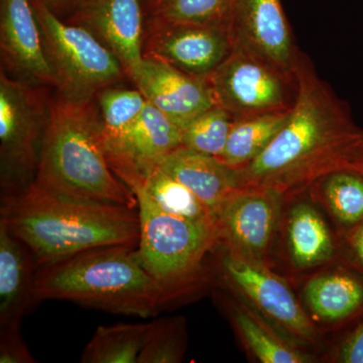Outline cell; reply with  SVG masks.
<instances>
[{
  "label": "cell",
  "mask_w": 363,
  "mask_h": 363,
  "mask_svg": "<svg viewBox=\"0 0 363 363\" xmlns=\"http://www.w3.org/2000/svg\"><path fill=\"white\" fill-rule=\"evenodd\" d=\"M298 93L285 125L257 159L236 169L240 189L297 194L322 177L357 169L363 130L345 101L320 78L301 52L295 68Z\"/></svg>",
  "instance_id": "1"
},
{
  "label": "cell",
  "mask_w": 363,
  "mask_h": 363,
  "mask_svg": "<svg viewBox=\"0 0 363 363\" xmlns=\"http://www.w3.org/2000/svg\"><path fill=\"white\" fill-rule=\"evenodd\" d=\"M0 223L44 267L94 248L138 245V208L74 199L32 184L2 198Z\"/></svg>",
  "instance_id": "2"
},
{
  "label": "cell",
  "mask_w": 363,
  "mask_h": 363,
  "mask_svg": "<svg viewBox=\"0 0 363 363\" xmlns=\"http://www.w3.org/2000/svg\"><path fill=\"white\" fill-rule=\"evenodd\" d=\"M96 100L51 101L35 184L74 199L138 208L135 194L112 171Z\"/></svg>",
  "instance_id": "3"
},
{
  "label": "cell",
  "mask_w": 363,
  "mask_h": 363,
  "mask_svg": "<svg viewBox=\"0 0 363 363\" xmlns=\"http://www.w3.org/2000/svg\"><path fill=\"white\" fill-rule=\"evenodd\" d=\"M138 245L94 248L38 269L40 302L63 300L114 314L155 317L169 306Z\"/></svg>",
  "instance_id": "4"
},
{
  "label": "cell",
  "mask_w": 363,
  "mask_h": 363,
  "mask_svg": "<svg viewBox=\"0 0 363 363\" xmlns=\"http://www.w3.org/2000/svg\"><path fill=\"white\" fill-rule=\"evenodd\" d=\"M138 200L140 240L138 252L143 266L161 286L169 305L199 286L208 253L218 245L216 226L196 223L166 213L142 190Z\"/></svg>",
  "instance_id": "5"
},
{
  "label": "cell",
  "mask_w": 363,
  "mask_h": 363,
  "mask_svg": "<svg viewBox=\"0 0 363 363\" xmlns=\"http://www.w3.org/2000/svg\"><path fill=\"white\" fill-rule=\"evenodd\" d=\"M44 86L0 74V192L2 198L32 186L49 121Z\"/></svg>",
  "instance_id": "6"
},
{
  "label": "cell",
  "mask_w": 363,
  "mask_h": 363,
  "mask_svg": "<svg viewBox=\"0 0 363 363\" xmlns=\"http://www.w3.org/2000/svg\"><path fill=\"white\" fill-rule=\"evenodd\" d=\"M33 6L60 96L90 101L126 76L116 55L89 30L62 20L40 0Z\"/></svg>",
  "instance_id": "7"
},
{
  "label": "cell",
  "mask_w": 363,
  "mask_h": 363,
  "mask_svg": "<svg viewBox=\"0 0 363 363\" xmlns=\"http://www.w3.org/2000/svg\"><path fill=\"white\" fill-rule=\"evenodd\" d=\"M215 104L235 118L292 111L297 99L295 73L233 50L208 77Z\"/></svg>",
  "instance_id": "8"
},
{
  "label": "cell",
  "mask_w": 363,
  "mask_h": 363,
  "mask_svg": "<svg viewBox=\"0 0 363 363\" xmlns=\"http://www.w3.org/2000/svg\"><path fill=\"white\" fill-rule=\"evenodd\" d=\"M219 245L218 267L224 281L281 330L298 340L314 342L316 330L285 281L264 264L243 259Z\"/></svg>",
  "instance_id": "9"
},
{
  "label": "cell",
  "mask_w": 363,
  "mask_h": 363,
  "mask_svg": "<svg viewBox=\"0 0 363 363\" xmlns=\"http://www.w3.org/2000/svg\"><path fill=\"white\" fill-rule=\"evenodd\" d=\"M233 51L230 33L218 26L181 25L150 16L143 56L199 78H208Z\"/></svg>",
  "instance_id": "10"
},
{
  "label": "cell",
  "mask_w": 363,
  "mask_h": 363,
  "mask_svg": "<svg viewBox=\"0 0 363 363\" xmlns=\"http://www.w3.org/2000/svg\"><path fill=\"white\" fill-rule=\"evenodd\" d=\"M284 196L266 189H240L219 208V243L250 262L264 264L278 226Z\"/></svg>",
  "instance_id": "11"
},
{
  "label": "cell",
  "mask_w": 363,
  "mask_h": 363,
  "mask_svg": "<svg viewBox=\"0 0 363 363\" xmlns=\"http://www.w3.org/2000/svg\"><path fill=\"white\" fill-rule=\"evenodd\" d=\"M229 33L233 50L286 73H295L300 56L281 0H235Z\"/></svg>",
  "instance_id": "12"
},
{
  "label": "cell",
  "mask_w": 363,
  "mask_h": 363,
  "mask_svg": "<svg viewBox=\"0 0 363 363\" xmlns=\"http://www.w3.org/2000/svg\"><path fill=\"white\" fill-rule=\"evenodd\" d=\"M181 138L180 126L147 102L140 118L105 152L113 173L130 189L181 147Z\"/></svg>",
  "instance_id": "13"
},
{
  "label": "cell",
  "mask_w": 363,
  "mask_h": 363,
  "mask_svg": "<svg viewBox=\"0 0 363 363\" xmlns=\"http://www.w3.org/2000/svg\"><path fill=\"white\" fill-rule=\"evenodd\" d=\"M0 50L16 79L56 87L33 0H0Z\"/></svg>",
  "instance_id": "14"
},
{
  "label": "cell",
  "mask_w": 363,
  "mask_h": 363,
  "mask_svg": "<svg viewBox=\"0 0 363 363\" xmlns=\"http://www.w3.org/2000/svg\"><path fill=\"white\" fill-rule=\"evenodd\" d=\"M142 0H84L68 23L89 30L133 78L143 60Z\"/></svg>",
  "instance_id": "15"
},
{
  "label": "cell",
  "mask_w": 363,
  "mask_h": 363,
  "mask_svg": "<svg viewBox=\"0 0 363 363\" xmlns=\"http://www.w3.org/2000/svg\"><path fill=\"white\" fill-rule=\"evenodd\" d=\"M130 80L149 104L178 124L181 130L216 105L208 78L189 75L150 57L143 56Z\"/></svg>",
  "instance_id": "16"
},
{
  "label": "cell",
  "mask_w": 363,
  "mask_h": 363,
  "mask_svg": "<svg viewBox=\"0 0 363 363\" xmlns=\"http://www.w3.org/2000/svg\"><path fill=\"white\" fill-rule=\"evenodd\" d=\"M38 269L25 243L0 223V330L21 328L23 318L39 304Z\"/></svg>",
  "instance_id": "17"
},
{
  "label": "cell",
  "mask_w": 363,
  "mask_h": 363,
  "mask_svg": "<svg viewBox=\"0 0 363 363\" xmlns=\"http://www.w3.org/2000/svg\"><path fill=\"white\" fill-rule=\"evenodd\" d=\"M160 168L193 193L213 213L240 190L238 171L214 156L179 147L160 162Z\"/></svg>",
  "instance_id": "18"
},
{
  "label": "cell",
  "mask_w": 363,
  "mask_h": 363,
  "mask_svg": "<svg viewBox=\"0 0 363 363\" xmlns=\"http://www.w3.org/2000/svg\"><path fill=\"white\" fill-rule=\"evenodd\" d=\"M304 297L315 316L326 322H338L363 305V284L344 272L319 274L306 284Z\"/></svg>",
  "instance_id": "19"
},
{
  "label": "cell",
  "mask_w": 363,
  "mask_h": 363,
  "mask_svg": "<svg viewBox=\"0 0 363 363\" xmlns=\"http://www.w3.org/2000/svg\"><path fill=\"white\" fill-rule=\"evenodd\" d=\"M288 240L291 259L298 269L319 266L334 255L328 227L317 210L306 203L291 210Z\"/></svg>",
  "instance_id": "20"
},
{
  "label": "cell",
  "mask_w": 363,
  "mask_h": 363,
  "mask_svg": "<svg viewBox=\"0 0 363 363\" xmlns=\"http://www.w3.org/2000/svg\"><path fill=\"white\" fill-rule=\"evenodd\" d=\"M290 111L234 119L220 160L233 169L247 166L269 147L285 125Z\"/></svg>",
  "instance_id": "21"
},
{
  "label": "cell",
  "mask_w": 363,
  "mask_h": 363,
  "mask_svg": "<svg viewBox=\"0 0 363 363\" xmlns=\"http://www.w3.org/2000/svg\"><path fill=\"white\" fill-rule=\"evenodd\" d=\"M130 190L133 193L135 190H142L166 213L196 223L216 226V219L209 208L192 191L162 171L160 166L147 172L142 181Z\"/></svg>",
  "instance_id": "22"
},
{
  "label": "cell",
  "mask_w": 363,
  "mask_h": 363,
  "mask_svg": "<svg viewBox=\"0 0 363 363\" xmlns=\"http://www.w3.org/2000/svg\"><path fill=\"white\" fill-rule=\"evenodd\" d=\"M149 323L99 326L81 354L82 363H138Z\"/></svg>",
  "instance_id": "23"
},
{
  "label": "cell",
  "mask_w": 363,
  "mask_h": 363,
  "mask_svg": "<svg viewBox=\"0 0 363 363\" xmlns=\"http://www.w3.org/2000/svg\"><path fill=\"white\" fill-rule=\"evenodd\" d=\"M340 223L355 226L363 222V173L342 169L331 172L310 186Z\"/></svg>",
  "instance_id": "24"
},
{
  "label": "cell",
  "mask_w": 363,
  "mask_h": 363,
  "mask_svg": "<svg viewBox=\"0 0 363 363\" xmlns=\"http://www.w3.org/2000/svg\"><path fill=\"white\" fill-rule=\"evenodd\" d=\"M95 100L101 118L104 147L130 130L147 104L138 88L126 89L111 86L98 92Z\"/></svg>",
  "instance_id": "25"
},
{
  "label": "cell",
  "mask_w": 363,
  "mask_h": 363,
  "mask_svg": "<svg viewBox=\"0 0 363 363\" xmlns=\"http://www.w3.org/2000/svg\"><path fill=\"white\" fill-rule=\"evenodd\" d=\"M231 317L255 357L262 363H306L310 357L279 340L240 306H233Z\"/></svg>",
  "instance_id": "26"
},
{
  "label": "cell",
  "mask_w": 363,
  "mask_h": 363,
  "mask_svg": "<svg viewBox=\"0 0 363 363\" xmlns=\"http://www.w3.org/2000/svg\"><path fill=\"white\" fill-rule=\"evenodd\" d=\"M235 0H162L150 16L181 25L218 26L229 30Z\"/></svg>",
  "instance_id": "27"
},
{
  "label": "cell",
  "mask_w": 363,
  "mask_h": 363,
  "mask_svg": "<svg viewBox=\"0 0 363 363\" xmlns=\"http://www.w3.org/2000/svg\"><path fill=\"white\" fill-rule=\"evenodd\" d=\"M233 121L228 112L215 105L182 128V147L220 159Z\"/></svg>",
  "instance_id": "28"
},
{
  "label": "cell",
  "mask_w": 363,
  "mask_h": 363,
  "mask_svg": "<svg viewBox=\"0 0 363 363\" xmlns=\"http://www.w3.org/2000/svg\"><path fill=\"white\" fill-rule=\"evenodd\" d=\"M185 326L180 318H161L149 323L138 363H177L183 360Z\"/></svg>",
  "instance_id": "29"
},
{
  "label": "cell",
  "mask_w": 363,
  "mask_h": 363,
  "mask_svg": "<svg viewBox=\"0 0 363 363\" xmlns=\"http://www.w3.org/2000/svg\"><path fill=\"white\" fill-rule=\"evenodd\" d=\"M21 336V328L0 330V363H35Z\"/></svg>",
  "instance_id": "30"
},
{
  "label": "cell",
  "mask_w": 363,
  "mask_h": 363,
  "mask_svg": "<svg viewBox=\"0 0 363 363\" xmlns=\"http://www.w3.org/2000/svg\"><path fill=\"white\" fill-rule=\"evenodd\" d=\"M338 360L344 363H363V322L341 344Z\"/></svg>",
  "instance_id": "31"
},
{
  "label": "cell",
  "mask_w": 363,
  "mask_h": 363,
  "mask_svg": "<svg viewBox=\"0 0 363 363\" xmlns=\"http://www.w3.org/2000/svg\"><path fill=\"white\" fill-rule=\"evenodd\" d=\"M40 1L62 20H65L66 16L69 18L77 11L78 7L84 0H40Z\"/></svg>",
  "instance_id": "32"
},
{
  "label": "cell",
  "mask_w": 363,
  "mask_h": 363,
  "mask_svg": "<svg viewBox=\"0 0 363 363\" xmlns=\"http://www.w3.org/2000/svg\"><path fill=\"white\" fill-rule=\"evenodd\" d=\"M348 242H350L351 250L354 252L355 257L359 260L363 267V222L353 226L348 236Z\"/></svg>",
  "instance_id": "33"
},
{
  "label": "cell",
  "mask_w": 363,
  "mask_h": 363,
  "mask_svg": "<svg viewBox=\"0 0 363 363\" xmlns=\"http://www.w3.org/2000/svg\"><path fill=\"white\" fill-rule=\"evenodd\" d=\"M145 1V6H147V9L150 11H152V9H155L162 1V0H143Z\"/></svg>",
  "instance_id": "34"
},
{
  "label": "cell",
  "mask_w": 363,
  "mask_h": 363,
  "mask_svg": "<svg viewBox=\"0 0 363 363\" xmlns=\"http://www.w3.org/2000/svg\"><path fill=\"white\" fill-rule=\"evenodd\" d=\"M357 169V171H359V172H362V173H363V154H362V157H360L359 161H358L357 169Z\"/></svg>",
  "instance_id": "35"
}]
</instances>
